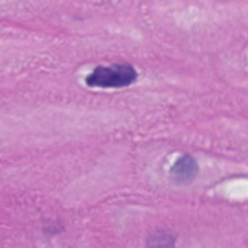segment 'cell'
Wrapping results in <instances>:
<instances>
[{
	"label": "cell",
	"instance_id": "6da1fadb",
	"mask_svg": "<svg viewBox=\"0 0 248 248\" xmlns=\"http://www.w3.org/2000/svg\"><path fill=\"white\" fill-rule=\"evenodd\" d=\"M137 70L131 64L99 65L86 78V85L99 89H123L137 80Z\"/></svg>",
	"mask_w": 248,
	"mask_h": 248
},
{
	"label": "cell",
	"instance_id": "7a4b0ae2",
	"mask_svg": "<svg viewBox=\"0 0 248 248\" xmlns=\"http://www.w3.org/2000/svg\"><path fill=\"white\" fill-rule=\"evenodd\" d=\"M198 161L191 155L184 154L177 159L170 171V177L176 184H189L198 177Z\"/></svg>",
	"mask_w": 248,
	"mask_h": 248
},
{
	"label": "cell",
	"instance_id": "3957f363",
	"mask_svg": "<svg viewBox=\"0 0 248 248\" xmlns=\"http://www.w3.org/2000/svg\"><path fill=\"white\" fill-rule=\"evenodd\" d=\"M176 244V239L173 235L167 232H154L152 236L148 239L147 245L152 247H170Z\"/></svg>",
	"mask_w": 248,
	"mask_h": 248
}]
</instances>
